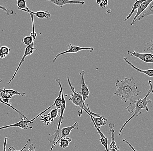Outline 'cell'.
<instances>
[{
  "label": "cell",
  "instance_id": "836d02e7",
  "mask_svg": "<svg viewBox=\"0 0 153 151\" xmlns=\"http://www.w3.org/2000/svg\"><path fill=\"white\" fill-rule=\"evenodd\" d=\"M23 151H36V150H35V147L33 146V144L32 143L30 145L28 149L27 150L25 149Z\"/></svg>",
  "mask_w": 153,
  "mask_h": 151
},
{
  "label": "cell",
  "instance_id": "8d00e7d4",
  "mask_svg": "<svg viewBox=\"0 0 153 151\" xmlns=\"http://www.w3.org/2000/svg\"><path fill=\"white\" fill-rule=\"evenodd\" d=\"M148 83H149V85H150V89L151 92L153 94V89H152V80H149L148 81Z\"/></svg>",
  "mask_w": 153,
  "mask_h": 151
},
{
  "label": "cell",
  "instance_id": "d6a6232c",
  "mask_svg": "<svg viewBox=\"0 0 153 151\" xmlns=\"http://www.w3.org/2000/svg\"><path fill=\"white\" fill-rule=\"evenodd\" d=\"M0 9L4 10L8 15H12L14 14V11L13 10L7 9L5 7L3 6L0 5Z\"/></svg>",
  "mask_w": 153,
  "mask_h": 151
},
{
  "label": "cell",
  "instance_id": "74e56055",
  "mask_svg": "<svg viewBox=\"0 0 153 151\" xmlns=\"http://www.w3.org/2000/svg\"><path fill=\"white\" fill-rule=\"evenodd\" d=\"M120 148L119 147H117L116 146V151H120Z\"/></svg>",
  "mask_w": 153,
  "mask_h": 151
},
{
  "label": "cell",
  "instance_id": "8992f818",
  "mask_svg": "<svg viewBox=\"0 0 153 151\" xmlns=\"http://www.w3.org/2000/svg\"><path fill=\"white\" fill-rule=\"evenodd\" d=\"M0 97L2 100L7 103H9L10 100L12 98L14 95H19L22 96H25L26 95L25 93L18 92L13 89H6L5 88L1 89L0 88Z\"/></svg>",
  "mask_w": 153,
  "mask_h": 151
},
{
  "label": "cell",
  "instance_id": "83f0119b",
  "mask_svg": "<svg viewBox=\"0 0 153 151\" xmlns=\"http://www.w3.org/2000/svg\"><path fill=\"white\" fill-rule=\"evenodd\" d=\"M33 40V38L30 35V36H27L22 39V42L28 46L32 43Z\"/></svg>",
  "mask_w": 153,
  "mask_h": 151
},
{
  "label": "cell",
  "instance_id": "9c48e42d",
  "mask_svg": "<svg viewBox=\"0 0 153 151\" xmlns=\"http://www.w3.org/2000/svg\"><path fill=\"white\" fill-rule=\"evenodd\" d=\"M128 54H130L131 57H136L147 63H152L153 62V55L151 53H138L133 50V51H128Z\"/></svg>",
  "mask_w": 153,
  "mask_h": 151
},
{
  "label": "cell",
  "instance_id": "1f68e13d",
  "mask_svg": "<svg viewBox=\"0 0 153 151\" xmlns=\"http://www.w3.org/2000/svg\"><path fill=\"white\" fill-rule=\"evenodd\" d=\"M30 138L29 139H28V140H27V143H26L25 145L24 146V147H23V148L22 149V150H20L19 151H17L15 150V148H14L13 146H10V147L9 148H8V151H23L24 150H25V149L26 148L27 146V145H28L29 142L30 141Z\"/></svg>",
  "mask_w": 153,
  "mask_h": 151
},
{
  "label": "cell",
  "instance_id": "44dd1931",
  "mask_svg": "<svg viewBox=\"0 0 153 151\" xmlns=\"http://www.w3.org/2000/svg\"><path fill=\"white\" fill-rule=\"evenodd\" d=\"M10 49L6 46L0 48V59H4L9 54Z\"/></svg>",
  "mask_w": 153,
  "mask_h": 151
},
{
  "label": "cell",
  "instance_id": "ac0fdd59",
  "mask_svg": "<svg viewBox=\"0 0 153 151\" xmlns=\"http://www.w3.org/2000/svg\"><path fill=\"white\" fill-rule=\"evenodd\" d=\"M124 60L127 63L128 65H129L131 66L132 68H133L136 71H138V72H140L141 73L144 74H146V75H148V76H149V77H153V69H148V70H143L137 68L134 65L131 63L130 62H129L127 58H124Z\"/></svg>",
  "mask_w": 153,
  "mask_h": 151
},
{
  "label": "cell",
  "instance_id": "d4e9b609",
  "mask_svg": "<svg viewBox=\"0 0 153 151\" xmlns=\"http://www.w3.org/2000/svg\"><path fill=\"white\" fill-rule=\"evenodd\" d=\"M18 9L19 10H27L28 7L27 6L26 1L25 0H18L16 1Z\"/></svg>",
  "mask_w": 153,
  "mask_h": 151
},
{
  "label": "cell",
  "instance_id": "f35d334b",
  "mask_svg": "<svg viewBox=\"0 0 153 151\" xmlns=\"http://www.w3.org/2000/svg\"><path fill=\"white\" fill-rule=\"evenodd\" d=\"M54 148V146H53V145H52V146H51V149H50L49 150V151H52L53 149V148Z\"/></svg>",
  "mask_w": 153,
  "mask_h": 151
},
{
  "label": "cell",
  "instance_id": "30bf717a",
  "mask_svg": "<svg viewBox=\"0 0 153 151\" xmlns=\"http://www.w3.org/2000/svg\"><path fill=\"white\" fill-rule=\"evenodd\" d=\"M81 77V94H82V98H83V102L85 103L86 99L88 98L89 95L90 91L88 88V86L86 85L85 82V71L82 70L80 73Z\"/></svg>",
  "mask_w": 153,
  "mask_h": 151
},
{
  "label": "cell",
  "instance_id": "52a82bcc",
  "mask_svg": "<svg viewBox=\"0 0 153 151\" xmlns=\"http://www.w3.org/2000/svg\"><path fill=\"white\" fill-rule=\"evenodd\" d=\"M67 47L68 49L66 51L60 52V53L57 54V56L53 60V63L55 62L58 57L63 55V54H67V53H76L82 50H89L90 52L92 53L94 50V48L92 47H81L73 45L71 44H68Z\"/></svg>",
  "mask_w": 153,
  "mask_h": 151
},
{
  "label": "cell",
  "instance_id": "484cf974",
  "mask_svg": "<svg viewBox=\"0 0 153 151\" xmlns=\"http://www.w3.org/2000/svg\"><path fill=\"white\" fill-rule=\"evenodd\" d=\"M143 51H144L150 52V53L152 54L153 52V41L152 40L146 43V45L144 47Z\"/></svg>",
  "mask_w": 153,
  "mask_h": 151
},
{
  "label": "cell",
  "instance_id": "277c9868",
  "mask_svg": "<svg viewBox=\"0 0 153 151\" xmlns=\"http://www.w3.org/2000/svg\"><path fill=\"white\" fill-rule=\"evenodd\" d=\"M67 78L68 84L72 91V93H71L70 97L69 99V100L71 101L76 106L79 107L81 108V110L79 112V115H78L79 117H81L83 110L85 111L87 113H88V108L85 103L83 102L81 92H76L74 88L72 86L70 79L68 76H67Z\"/></svg>",
  "mask_w": 153,
  "mask_h": 151
},
{
  "label": "cell",
  "instance_id": "d6986e66",
  "mask_svg": "<svg viewBox=\"0 0 153 151\" xmlns=\"http://www.w3.org/2000/svg\"><path fill=\"white\" fill-rule=\"evenodd\" d=\"M109 126L110 128V131L111 132V142L110 144V151H116V144L114 139V123H110L109 124Z\"/></svg>",
  "mask_w": 153,
  "mask_h": 151
},
{
  "label": "cell",
  "instance_id": "e575fe53",
  "mask_svg": "<svg viewBox=\"0 0 153 151\" xmlns=\"http://www.w3.org/2000/svg\"><path fill=\"white\" fill-rule=\"evenodd\" d=\"M8 139V138L6 136L4 138V142L3 144V148L2 151H6V145L7 142V140Z\"/></svg>",
  "mask_w": 153,
  "mask_h": 151
},
{
  "label": "cell",
  "instance_id": "ab89813d",
  "mask_svg": "<svg viewBox=\"0 0 153 151\" xmlns=\"http://www.w3.org/2000/svg\"><path fill=\"white\" fill-rule=\"evenodd\" d=\"M2 80L1 78H0V83H2Z\"/></svg>",
  "mask_w": 153,
  "mask_h": 151
},
{
  "label": "cell",
  "instance_id": "603a6c76",
  "mask_svg": "<svg viewBox=\"0 0 153 151\" xmlns=\"http://www.w3.org/2000/svg\"><path fill=\"white\" fill-rule=\"evenodd\" d=\"M0 103H3V104H4V105L8 106L10 107L11 108V109H12L13 110H14L15 112H16L19 114V116H20V118H21V119H23V118H25V119H27V120H28V118L26 117L25 115H24L21 112L19 111L18 110H17L16 108H14V107L13 106H11V104H9V103H5V102H4V101L2 100V99L1 98V97H0Z\"/></svg>",
  "mask_w": 153,
  "mask_h": 151
},
{
  "label": "cell",
  "instance_id": "5bb4252c",
  "mask_svg": "<svg viewBox=\"0 0 153 151\" xmlns=\"http://www.w3.org/2000/svg\"><path fill=\"white\" fill-rule=\"evenodd\" d=\"M91 121L92 122L93 124L94 125V127H95L97 131V133L99 134L100 135V138H99V140H100V142H101L102 145L105 147V151H109L108 149V139L106 137H105L104 135L103 134V133L100 130V129H98L97 128V127L95 126L94 124V122L92 118L90 117Z\"/></svg>",
  "mask_w": 153,
  "mask_h": 151
},
{
  "label": "cell",
  "instance_id": "2e32d148",
  "mask_svg": "<svg viewBox=\"0 0 153 151\" xmlns=\"http://www.w3.org/2000/svg\"><path fill=\"white\" fill-rule=\"evenodd\" d=\"M153 0H145L143 3L141 4V5L137 9V12L136 15H135L134 17V18L132 22L131 23V25H133L135 23V21L137 17H138L139 15H140L142 12H143L146 8H147L148 5H149L150 3L152 2Z\"/></svg>",
  "mask_w": 153,
  "mask_h": 151
},
{
  "label": "cell",
  "instance_id": "60d3db41",
  "mask_svg": "<svg viewBox=\"0 0 153 151\" xmlns=\"http://www.w3.org/2000/svg\"><path fill=\"white\" fill-rule=\"evenodd\" d=\"M0 46H1V43H0Z\"/></svg>",
  "mask_w": 153,
  "mask_h": 151
},
{
  "label": "cell",
  "instance_id": "f1b7e54d",
  "mask_svg": "<svg viewBox=\"0 0 153 151\" xmlns=\"http://www.w3.org/2000/svg\"><path fill=\"white\" fill-rule=\"evenodd\" d=\"M31 17V21H32V31L30 33V36L33 38V39H36L37 37V34L35 31V28H34V17H33V15H32L31 13H29Z\"/></svg>",
  "mask_w": 153,
  "mask_h": 151
},
{
  "label": "cell",
  "instance_id": "ba28073f",
  "mask_svg": "<svg viewBox=\"0 0 153 151\" xmlns=\"http://www.w3.org/2000/svg\"><path fill=\"white\" fill-rule=\"evenodd\" d=\"M34 40H35V39H33V42H32V43L31 44V45L26 47L25 50V52H24V55H23L22 57V59H21V61H20V63H19V65H18V67H17V69H16L14 74H13L12 78H11L9 82L7 83V84H9L10 83H11L12 81L14 80V78H15V76H16V74H17V72L19 71L20 67H21L22 64L23 63L24 61H25V59L26 57L27 56H30V55L33 54L34 51L37 50V49L34 47Z\"/></svg>",
  "mask_w": 153,
  "mask_h": 151
},
{
  "label": "cell",
  "instance_id": "e0dca14e",
  "mask_svg": "<svg viewBox=\"0 0 153 151\" xmlns=\"http://www.w3.org/2000/svg\"><path fill=\"white\" fill-rule=\"evenodd\" d=\"M88 114L90 117L92 118L94 124L98 129H100V127L102 126H105L106 125L107 119L104 116H102L101 117H94V116H92L89 112Z\"/></svg>",
  "mask_w": 153,
  "mask_h": 151
},
{
  "label": "cell",
  "instance_id": "7a4b0ae2",
  "mask_svg": "<svg viewBox=\"0 0 153 151\" xmlns=\"http://www.w3.org/2000/svg\"><path fill=\"white\" fill-rule=\"evenodd\" d=\"M151 93L152 92H151V91L149 90L148 91V94H146V96L143 97V98L138 99V100H136V101H134L133 103H132L134 108V114L133 115H132L131 117L129 118L128 120H127L126 122L124 123V125L121 127V128H120V131L119 134H118V136H120L124 127L128 123L130 120H131L134 117H137L139 115H140V114H142V112L140 111L141 109H145L147 112H149V109H148V105L149 103L150 104L152 103V101L150 99H149L148 100H147V97L150 95Z\"/></svg>",
  "mask_w": 153,
  "mask_h": 151
},
{
  "label": "cell",
  "instance_id": "4fadbf2b",
  "mask_svg": "<svg viewBox=\"0 0 153 151\" xmlns=\"http://www.w3.org/2000/svg\"><path fill=\"white\" fill-rule=\"evenodd\" d=\"M25 12H27L28 13H31L32 15H35L36 17H38L39 19H49L51 17L50 13L49 12L48 10H46L45 11H38L37 12H33L32 10H30L29 8L27 10H21Z\"/></svg>",
  "mask_w": 153,
  "mask_h": 151
},
{
  "label": "cell",
  "instance_id": "7402d4cb",
  "mask_svg": "<svg viewBox=\"0 0 153 151\" xmlns=\"http://www.w3.org/2000/svg\"><path fill=\"white\" fill-rule=\"evenodd\" d=\"M72 141V139L71 138L67 137L63 138L60 140L59 143V146L63 149H65L69 145L70 143Z\"/></svg>",
  "mask_w": 153,
  "mask_h": 151
},
{
  "label": "cell",
  "instance_id": "cb8c5ba5",
  "mask_svg": "<svg viewBox=\"0 0 153 151\" xmlns=\"http://www.w3.org/2000/svg\"><path fill=\"white\" fill-rule=\"evenodd\" d=\"M40 120L43 123H45L46 126H49L54 119L51 118L48 115H41Z\"/></svg>",
  "mask_w": 153,
  "mask_h": 151
},
{
  "label": "cell",
  "instance_id": "5b68a950",
  "mask_svg": "<svg viewBox=\"0 0 153 151\" xmlns=\"http://www.w3.org/2000/svg\"><path fill=\"white\" fill-rule=\"evenodd\" d=\"M54 106V104H52L50 106L46 109L45 110L43 111L42 112L40 113L37 116L34 118L33 119L30 120H25V118L21 119V121L18 123H15L13 125H8V126H5L0 127V130L4 129H7V128H12V127H18L22 129L27 130V129H32V126H28V123H33V121H34L36 118H38L39 116H41L44 113L46 112L49 109L52 107Z\"/></svg>",
  "mask_w": 153,
  "mask_h": 151
},
{
  "label": "cell",
  "instance_id": "8fae6325",
  "mask_svg": "<svg viewBox=\"0 0 153 151\" xmlns=\"http://www.w3.org/2000/svg\"><path fill=\"white\" fill-rule=\"evenodd\" d=\"M48 1L59 7V8H62L63 6L66 5V4H79L84 5L85 4V2L84 1H70V0H49Z\"/></svg>",
  "mask_w": 153,
  "mask_h": 151
},
{
  "label": "cell",
  "instance_id": "6da1fadb",
  "mask_svg": "<svg viewBox=\"0 0 153 151\" xmlns=\"http://www.w3.org/2000/svg\"><path fill=\"white\" fill-rule=\"evenodd\" d=\"M116 91L114 96H117L124 103H133L134 97L141 93L133 77L125 78L123 80H117L115 83Z\"/></svg>",
  "mask_w": 153,
  "mask_h": 151
},
{
  "label": "cell",
  "instance_id": "4dcf8cb0",
  "mask_svg": "<svg viewBox=\"0 0 153 151\" xmlns=\"http://www.w3.org/2000/svg\"><path fill=\"white\" fill-rule=\"evenodd\" d=\"M96 3L101 8H104L108 4V1H96Z\"/></svg>",
  "mask_w": 153,
  "mask_h": 151
},
{
  "label": "cell",
  "instance_id": "3957f363",
  "mask_svg": "<svg viewBox=\"0 0 153 151\" xmlns=\"http://www.w3.org/2000/svg\"><path fill=\"white\" fill-rule=\"evenodd\" d=\"M55 81L59 85L60 89H61L60 91H61V94H62V105H61V109H61V114H60V116L58 118V124L57 125V130L55 131L54 134L50 137L48 139L50 143H51L53 142V145L54 146V147L56 146V142L60 138V133H59V129H60L61 124H63L62 122V120L64 119V114L65 109L66 106V103L65 100V97H64V93H63L61 79L60 78H57L55 79Z\"/></svg>",
  "mask_w": 153,
  "mask_h": 151
},
{
  "label": "cell",
  "instance_id": "9a60e30c",
  "mask_svg": "<svg viewBox=\"0 0 153 151\" xmlns=\"http://www.w3.org/2000/svg\"><path fill=\"white\" fill-rule=\"evenodd\" d=\"M153 14V1L148 6L147 8L143 12H142L135 21V22L143 19L145 17L149 15H152Z\"/></svg>",
  "mask_w": 153,
  "mask_h": 151
},
{
  "label": "cell",
  "instance_id": "d590c367",
  "mask_svg": "<svg viewBox=\"0 0 153 151\" xmlns=\"http://www.w3.org/2000/svg\"><path fill=\"white\" fill-rule=\"evenodd\" d=\"M122 141H124V142H125V143H126V144H128V146H130V147H131V149L132 150H133V151H137L134 148V147H133L132 146V145H131V144H130V143H129V142H128V141H127V140H126V139H123V140H122Z\"/></svg>",
  "mask_w": 153,
  "mask_h": 151
},
{
  "label": "cell",
  "instance_id": "4316f807",
  "mask_svg": "<svg viewBox=\"0 0 153 151\" xmlns=\"http://www.w3.org/2000/svg\"><path fill=\"white\" fill-rule=\"evenodd\" d=\"M62 94H61V91H60L59 92V95L57 98L55 99L54 101V104L55 106L56 107V108H57L58 109H61V105H62Z\"/></svg>",
  "mask_w": 153,
  "mask_h": 151
},
{
  "label": "cell",
  "instance_id": "f546056e",
  "mask_svg": "<svg viewBox=\"0 0 153 151\" xmlns=\"http://www.w3.org/2000/svg\"><path fill=\"white\" fill-rule=\"evenodd\" d=\"M58 109H57V108L53 109L49 113L48 115H49L50 117L51 118L54 119V118H56L59 116V115H58Z\"/></svg>",
  "mask_w": 153,
  "mask_h": 151
},
{
  "label": "cell",
  "instance_id": "7c38bea8",
  "mask_svg": "<svg viewBox=\"0 0 153 151\" xmlns=\"http://www.w3.org/2000/svg\"><path fill=\"white\" fill-rule=\"evenodd\" d=\"M78 123L77 122H75L74 124L71 126L64 127L62 128V136L59 138L56 143V146L57 145V143L59 141L63 138L67 137L69 135L73 129H78Z\"/></svg>",
  "mask_w": 153,
  "mask_h": 151
},
{
  "label": "cell",
  "instance_id": "ffe728a7",
  "mask_svg": "<svg viewBox=\"0 0 153 151\" xmlns=\"http://www.w3.org/2000/svg\"><path fill=\"white\" fill-rule=\"evenodd\" d=\"M145 1V0H139V1L136 0V1H135V2L134 3V5H133L132 7V9L131 13H130V14H129V15H128L126 18H125V19H124V22L127 21V20H129V19L131 18L132 15L133 14L135 10L138 9L139 7L140 6V5H141V4H142V3H143Z\"/></svg>",
  "mask_w": 153,
  "mask_h": 151
}]
</instances>
